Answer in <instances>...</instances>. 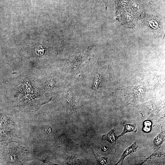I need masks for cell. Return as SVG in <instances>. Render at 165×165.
<instances>
[{"label":"cell","instance_id":"cell-1","mask_svg":"<svg viewBox=\"0 0 165 165\" xmlns=\"http://www.w3.org/2000/svg\"><path fill=\"white\" fill-rule=\"evenodd\" d=\"M165 141V132L162 129L161 126V132L154 139V150L157 151L160 148L162 143Z\"/></svg>","mask_w":165,"mask_h":165},{"label":"cell","instance_id":"cell-2","mask_svg":"<svg viewBox=\"0 0 165 165\" xmlns=\"http://www.w3.org/2000/svg\"><path fill=\"white\" fill-rule=\"evenodd\" d=\"M138 146L136 142H135L130 147L127 148L125 151L122 154L120 159L118 161V162L116 165H118L119 164H122L123 163L124 160L129 154H131L133 152H135L136 151L137 149L138 148Z\"/></svg>","mask_w":165,"mask_h":165},{"label":"cell","instance_id":"cell-3","mask_svg":"<svg viewBox=\"0 0 165 165\" xmlns=\"http://www.w3.org/2000/svg\"><path fill=\"white\" fill-rule=\"evenodd\" d=\"M115 130L113 129L106 135H103L102 139L104 141H107L112 144H114L116 143L117 139V137L115 134Z\"/></svg>","mask_w":165,"mask_h":165},{"label":"cell","instance_id":"cell-4","mask_svg":"<svg viewBox=\"0 0 165 165\" xmlns=\"http://www.w3.org/2000/svg\"><path fill=\"white\" fill-rule=\"evenodd\" d=\"M124 129L123 132L120 135L117 137V139H118L126 133L131 132H136L137 131L136 125L135 124H127L124 125Z\"/></svg>","mask_w":165,"mask_h":165},{"label":"cell","instance_id":"cell-5","mask_svg":"<svg viewBox=\"0 0 165 165\" xmlns=\"http://www.w3.org/2000/svg\"><path fill=\"white\" fill-rule=\"evenodd\" d=\"M91 148L92 150L93 154L95 157L96 159V160L97 164L100 165H105L107 163L108 161L107 158L98 155V154L95 152L91 146Z\"/></svg>","mask_w":165,"mask_h":165},{"label":"cell","instance_id":"cell-6","mask_svg":"<svg viewBox=\"0 0 165 165\" xmlns=\"http://www.w3.org/2000/svg\"><path fill=\"white\" fill-rule=\"evenodd\" d=\"M152 123L150 121H145L143 123V130L145 132H149L151 131Z\"/></svg>","mask_w":165,"mask_h":165},{"label":"cell","instance_id":"cell-7","mask_svg":"<svg viewBox=\"0 0 165 165\" xmlns=\"http://www.w3.org/2000/svg\"><path fill=\"white\" fill-rule=\"evenodd\" d=\"M108 150V148L106 146H103L102 148V150L103 151H106Z\"/></svg>","mask_w":165,"mask_h":165}]
</instances>
